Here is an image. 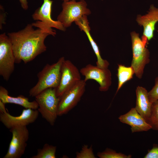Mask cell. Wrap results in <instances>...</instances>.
Here are the masks:
<instances>
[{
    "mask_svg": "<svg viewBox=\"0 0 158 158\" xmlns=\"http://www.w3.org/2000/svg\"><path fill=\"white\" fill-rule=\"evenodd\" d=\"M61 0L62 1H70L71 0Z\"/></svg>",
    "mask_w": 158,
    "mask_h": 158,
    "instance_id": "83f0119b",
    "label": "cell"
},
{
    "mask_svg": "<svg viewBox=\"0 0 158 158\" xmlns=\"http://www.w3.org/2000/svg\"><path fill=\"white\" fill-rule=\"evenodd\" d=\"M12 138L3 158H20L24 154L29 137L27 126H16L9 129Z\"/></svg>",
    "mask_w": 158,
    "mask_h": 158,
    "instance_id": "52a82bcc",
    "label": "cell"
},
{
    "mask_svg": "<svg viewBox=\"0 0 158 158\" xmlns=\"http://www.w3.org/2000/svg\"><path fill=\"white\" fill-rule=\"evenodd\" d=\"M97 156L100 158H130L131 155H126L121 153H117L115 151L107 148L102 152H99Z\"/></svg>",
    "mask_w": 158,
    "mask_h": 158,
    "instance_id": "44dd1931",
    "label": "cell"
},
{
    "mask_svg": "<svg viewBox=\"0 0 158 158\" xmlns=\"http://www.w3.org/2000/svg\"><path fill=\"white\" fill-rule=\"evenodd\" d=\"M135 92L136 100L135 108L147 122L151 114L152 105L149 98L148 92L145 88L140 86L137 87Z\"/></svg>",
    "mask_w": 158,
    "mask_h": 158,
    "instance_id": "9a60e30c",
    "label": "cell"
},
{
    "mask_svg": "<svg viewBox=\"0 0 158 158\" xmlns=\"http://www.w3.org/2000/svg\"><path fill=\"white\" fill-rule=\"evenodd\" d=\"M80 71L81 74L85 77L84 80L85 82L91 79L98 83L100 91H107L111 84V73L108 68H102L89 64Z\"/></svg>",
    "mask_w": 158,
    "mask_h": 158,
    "instance_id": "30bf717a",
    "label": "cell"
},
{
    "mask_svg": "<svg viewBox=\"0 0 158 158\" xmlns=\"http://www.w3.org/2000/svg\"><path fill=\"white\" fill-rule=\"evenodd\" d=\"M120 121L130 125L132 133L147 131L152 127L134 108H132L125 114L120 116Z\"/></svg>",
    "mask_w": 158,
    "mask_h": 158,
    "instance_id": "5bb4252c",
    "label": "cell"
},
{
    "mask_svg": "<svg viewBox=\"0 0 158 158\" xmlns=\"http://www.w3.org/2000/svg\"><path fill=\"white\" fill-rule=\"evenodd\" d=\"M148 95L149 100L152 103L158 100V77L155 79L154 85L148 92Z\"/></svg>",
    "mask_w": 158,
    "mask_h": 158,
    "instance_id": "603a6c76",
    "label": "cell"
},
{
    "mask_svg": "<svg viewBox=\"0 0 158 158\" xmlns=\"http://www.w3.org/2000/svg\"><path fill=\"white\" fill-rule=\"evenodd\" d=\"M0 100L5 104L12 103L20 105L25 109H37L39 106L36 100L30 102L28 98L20 95L16 97L10 96L7 89L2 86H0Z\"/></svg>",
    "mask_w": 158,
    "mask_h": 158,
    "instance_id": "2e32d148",
    "label": "cell"
},
{
    "mask_svg": "<svg viewBox=\"0 0 158 158\" xmlns=\"http://www.w3.org/2000/svg\"><path fill=\"white\" fill-rule=\"evenodd\" d=\"M86 82L81 80L66 91L60 98L58 116L67 114L80 101L85 90Z\"/></svg>",
    "mask_w": 158,
    "mask_h": 158,
    "instance_id": "ba28073f",
    "label": "cell"
},
{
    "mask_svg": "<svg viewBox=\"0 0 158 158\" xmlns=\"http://www.w3.org/2000/svg\"><path fill=\"white\" fill-rule=\"evenodd\" d=\"M87 4L85 0H75L63 1L62 4V10L58 16L57 19L66 28L70 27L73 22H75L83 15L88 16L91 13L87 8Z\"/></svg>",
    "mask_w": 158,
    "mask_h": 158,
    "instance_id": "277c9868",
    "label": "cell"
},
{
    "mask_svg": "<svg viewBox=\"0 0 158 158\" xmlns=\"http://www.w3.org/2000/svg\"><path fill=\"white\" fill-rule=\"evenodd\" d=\"M53 1L43 0L41 6L37 8L32 14V18L40 21L42 24L50 28H54L61 31L66 30L62 24L58 20H53L51 17V8Z\"/></svg>",
    "mask_w": 158,
    "mask_h": 158,
    "instance_id": "7c38bea8",
    "label": "cell"
},
{
    "mask_svg": "<svg viewBox=\"0 0 158 158\" xmlns=\"http://www.w3.org/2000/svg\"><path fill=\"white\" fill-rule=\"evenodd\" d=\"M32 24L17 32L8 33L11 42L15 63L23 61L26 63L47 50L44 40L49 35L55 36L56 31L52 29L38 28L35 29Z\"/></svg>",
    "mask_w": 158,
    "mask_h": 158,
    "instance_id": "6da1fadb",
    "label": "cell"
},
{
    "mask_svg": "<svg viewBox=\"0 0 158 158\" xmlns=\"http://www.w3.org/2000/svg\"><path fill=\"white\" fill-rule=\"evenodd\" d=\"M145 158H158V147H154L144 157Z\"/></svg>",
    "mask_w": 158,
    "mask_h": 158,
    "instance_id": "cb8c5ba5",
    "label": "cell"
},
{
    "mask_svg": "<svg viewBox=\"0 0 158 158\" xmlns=\"http://www.w3.org/2000/svg\"><path fill=\"white\" fill-rule=\"evenodd\" d=\"M56 146L45 144L42 149L37 150V153L31 158H56Z\"/></svg>",
    "mask_w": 158,
    "mask_h": 158,
    "instance_id": "d6986e66",
    "label": "cell"
},
{
    "mask_svg": "<svg viewBox=\"0 0 158 158\" xmlns=\"http://www.w3.org/2000/svg\"><path fill=\"white\" fill-rule=\"evenodd\" d=\"M6 13L5 12L4 10V8H2V6H0V28L2 30L3 25L6 24L5 21L6 18Z\"/></svg>",
    "mask_w": 158,
    "mask_h": 158,
    "instance_id": "d4e9b609",
    "label": "cell"
},
{
    "mask_svg": "<svg viewBox=\"0 0 158 158\" xmlns=\"http://www.w3.org/2000/svg\"><path fill=\"white\" fill-rule=\"evenodd\" d=\"M133 58L131 66L133 68L136 76L141 79L146 65L150 61V53L146 47L139 34L135 31L130 33Z\"/></svg>",
    "mask_w": 158,
    "mask_h": 158,
    "instance_id": "5b68a950",
    "label": "cell"
},
{
    "mask_svg": "<svg viewBox=\"0 0 158 158\" xmlns=\"http://www.w3.org/2000/svg\"><path fill=\"white\" fill-rule=\"evenodd\" d=\"M5 104L0 100V112L1 113H7L5 107Z\"/></svg>",
    "mask_w": 158,
    "mask_h": 158,
    "instance_id": "4316f807",
    "label": "cell"
},
{
    "mask_svg": "<svg viewBox=\"0 0 158 158\" xmlns=\"http://www.w3.org/2000/svg\"><path fill=\"white\" fill-rule=\"evenodd\" d=\"M80 74V71L70 61L65 59L61 67L60 83L56 88L57 96L60 98L66 91L81 80Z\"/></svg>",
    "mask_w": 158,
    "mask_h": 158,
    "instance_id": "9c48e42d",
    "label": "cell"
},
{
    "mask_svg": "<svg viewBox=\"0 0 158 158\" xmlns=\"http://www.w3.org/2000/svg\"><path fill=\"white\" fill-rule=\"evenodd\" d=\"M78 27L81 30L84 31L97 57L96 66L102 68H108L109 63L107 60L103 59L102 57L99 47L90 34L91 28L89 23L81 25Z\"/></svg>",
    "mask_w": 158,
    "mask_h": 158,
    "instance_id": "e0dca14e",
    "label": "cell"
},
{
    "mask_svg": "<svg viewBox=\"0 0 158 158\" xmlns=\"http://www.w3.org/2000/svg\"><path fill=\"white\" fill-rule=\"evenodd\" d=\"M135 72L132 67H126L122 65H118L117 76L118 85L116 95L123 85L133 78Z\"/></svg>",
    "mask_w": 158,
    "mask_h": 158,
    "instance_id": "ac0fdd59",
    "label": "cell"
},
{
    "mask_svg": "<svg viewBox=\"0 0 158 158\" xmlns=\"http://www.w3.org/2000/svg\"><path fill=\"white\" fill-rule=\"evenodd\" d=\"M38 105V110L42 117L53 126L58 116L60 98L56 95V89L49 88L43 90L35 97Z\"/></svg>",
    "mask_w": 158,
    "mask_h": 158,
    "instance_id": "3957f363",
    "label": "cell"
},
{
    "mask_svg": "<svg viewBox=\"0 0 158 158\" xmlns=\"http://www.w3.org/2000/svg\"><path fill=\"white\" fill-rule=\"evenodd\" d=\"M38 110L30 108L23 109L18 116H14L8 112L0 114V121L7 128L10 129L16 126H27L33 123L37 118L39 114Z\"/></svg>",
    "mask_w": 158,
    "mask_h": 158,
    "instance_id": "8fae6325",
    "label": "cell"
},
{
    "mask_svg": "<svg viewBox=\"0 0 158 158\" xmlns=\"http://www.w3.org/2000/svg\"><path fill=\"white\" fill-rule=\"evenodd\" d=\"M76 158H96L93 151L92 146L89 147L87 145H84L81 150L79 152H77Z\"/></svg>",
    "mask_w": 158,
    "mask_h": 158,
    "instance_id": "7402d4cb",
    "label": "cell"
},
{
    "mask_svg": "<svg viewBox=\"0 0 158 158\" xmlns=\"http://www.w3.org/2000/svg\"><path fill=\"white\" fill-rule=\"evenodd\" d=\"M65 60L64 57L63 56L56 63L45 65L37 74V82L29 91L30 96L35 97L46 89L56 88L58 87L61 79V67Z\"/></svg>",
    "mask_w": 158,
    "mask_h": 158,
    "instance_id": "7a4b0ae2",
    "label": "cell"
},
{
    "mask_svg": "<svg viewBox=\"0 0 158 158\" xmlns=\"http://www.w3.org/2000/svg\"><path fill=\"white\" fill-rule=\"evenodd\" d=\"M22 8L25 10L28 8V0H19Z\"/></svg>",
    "mask_w": 158,
    "mask_h": 158,
    "instance_id": "484cf974",
    "label": "cell"
},
{
    "mask_svg": "<svg viewBox=\"0 0 158 158\" xmlns=\"http://www.w3.org/2000/svg\"><path fill=\"white\" fill-rule=\"evenodd\" d=\"M147 123L152 129L158 130V100L152 103L151 114Z\"/></svg>",
    "mask_w": 158,
    "mask_h": 158,
    "instance_id": "ffe728a7",
    "label": "cell"
},
{
    "mask_svg": "<svg viewBox=\"0 0 158 158\" xmlns=\"http://www.w3.org/2000/svg\"><path fill=\"white\" fill-rule=\"evenodd\" d=\"M138 24L143 28L142 39L151 40L153 37L155 25L158 22V8L152 4L146 14L137 15L136 19Z\"/></svg>",
    "mask_w": 158,
    "mask_h": 158,
    "instance_id": "4fadbf2b",
    "label": "cell"
},
{
    "mask_svg": "<svg viewBox=\"0 0 158 158\" xmlns=\"http://www.w3.org/2000/svg\"><path fill=\"white\" fill-rule=\"evenodd\" d=\"M15 57L11 40L5 33L0 35V75L7 81L14 69Z\"/></svg>",
    "mask_w": 158,
    "mask_h": 158,
    "instance_id": "8992f818",
    "label": "cell"
}]
</instances>
